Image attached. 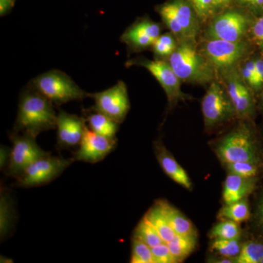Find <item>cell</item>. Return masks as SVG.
Wrapping results in <instances>:
<instances>
[{"label":"cell","instance_id":"obj_1","mask_svg":"<svg viewBox=\"0 0 263 263\" xmlns=\"http://www.w3.org/2000/svg\"><path fill=\"white\" fill-rule=\"evenodd\" d=\"M57 119L53 103L32 87L21 96L15 133L22 132L36 138L42 132L56 128Z\"/></svg>","mask_w":263,"mask_h":263},{"label":"cell","instance_id":"obj_2","mask_svg":"<svg viewBox=\"0 0 263 263\" xmlns=\"http://www.w3.org/2000/svg\"><path fill=\"white\" fill-rule=\"evenodd\" d=\"M169 63L181 81L186 82L205 84L215 77V67L197 51L194 41H181L170 56Z\"/></svg>","mask_w":263,"mask_h":263},{"label":"cell","instance_id":"obj_3","mask_svg":"<svg viewBox=\"0 0 263 263\" xmlns=\"http://www.w3.org/2000/svg\"><path fill=\"white\" fill-rule=\"evenodd\" d=\"M32 87L58 105L91 96L79 87L70 76L57 70L38 76L32 81Z\"/></svg>","mask_w":263,"mask_h":263},{"label":"cell","instance_id":"obj_4","mask_svg":"<svg viewBox=\"0 0 263 263\" xmlns=\"http://www.w3.org/2000/svg\"><path fill=\"white\" fill-rule=\"evenodd\" d=\"M215 152L219 160L228 164L251 162L259 164V149L252 132L245 125L237 128L217 143Z\"/></svg>","mask_w":263,"mask_h":263},{"label":"cell","instance_id":"obj_5","mask_svg":"<svg viewBox=\"0 0 263 263\" xmlns=\"http://www.w3.org/2000/svg\"><path fill=\"white\" fill-rule=\"evenodd\" d=\"M73 158L46 156L38 159L16 178L15 186L34 187L51 182L63 173L74 162Z\"/></svg>","mask_w":263,"mask_h":263},{"label":"cell","instance_id":"obj_6","mask_svg":"<svg viewBox=\"0 0 263 263\" xmlns=\"http://www.w3.org/2000/svg\"><path fill=\"white\" fill-rule=\"evenodd\" d=\"M35 138L27 133L20 136L14 133L10 136L13 147L5 173L8 176L17 178L34 161L50 155L38 146Z\"/></svg>","mask_w":263,"mask_h":263},{"label":"cell","instance_id":"obj_7","mask_svg":"<svg viewBox=\"0 0 263 263\" xmlns=\"http://www.w3.org/2000/svg\"><path fill=\"white\" fill-rule=\"evenodd\" d=\"M202 111L209 129L228 122L236 115L228 91L216 82L212 83L204 96Z\"/></svg>","mask_w":263,"mask_h":263},{"label":"cell","instance_id":"obj_8","mask_svg":"<svg viewBox=\"0 0 263 263\" xmlns=\"http://www.w3.org/2000/svg\"><path fill=\"white\" fill-rule=\"evenodd\" d=\"M91 96L95 100L93 110L105 114L119 124L124 122L130 104L127 86L123 81H119L112 87Z\"/></svg>","mask_w":263,"mask_h":263},{"label":"cell","instance_id":"obj_9","mask_svg":"<svg viewBox=\"0 0 263 263\" xmlns=\"http://www.w3.org/2000/svg\"><path fill=\"white\" fill-rule=\"evenodd\" d=\"M127 66L139 65L145 67L160 83L167 95L170 103H174L179 100H184L186 95L181 89V79L175 72L171 64L162 60H148L141 58L129 60Z\"/></svg>","mask_w":263,"mask_h":263},{"label":"cell","instance_id":"obj_10","mask_svg":"<svg viewBox=\"0 0 263 263\" xmlns=\"http://www.w3.org/2000/svg\"><path fill=\"white\" fill-rule=\"evenodd\" d=\"M245 43L222 40H209L203 48V55L215 68L230 70L245 56Z\"/></svg>","mask_w":263,"mask_h":263},{"label":"cell","instance_id":"obj_11","mask_svg":"<svg viewBox=\"0 0 263 263\" xmlns=\"http://www.w3.org/2000/svg\"><path fill=\"white\" fill-rule=\"evenodd\" d=\"M248 21L245 15L235 11L228 12L213 21L207 31L210 40L239 42L245 35Z\"/></svg>","mask_w":263,"mask_h":263},{"label":"cell","instance_id":"obj_12","mask_svg":"<svg viewBox=\"0 0 263 263\" xmlns=\"http://www.w3.org/2000/svg\"><path fill=\"white\" fill-rule=\"evenodd\" d=\"M116 138L101 136L86 126L79 150L74 155V160L96 163L103 160L115 148Z\"/></svg>","mask_w":263,"mask_h":263},{"label":"cell","instance_id":"obj_13","mask_svg":"<svg viewBox=\"0 0 263 263\" xmlns=\"http://www.w3.org/2000/svg\"><path fill=\"white\" fill-rule=\"evenodd\" d=\"M86 125L83 118L60 110L57 114V143L61 148L80 144Z\"/></svg>","mask_w":263,"mask_h":263},{"label":"cell","instance_id":"obj_14","mask_svg":"<svg viewBox=\"0 0 263 263\" xmlns=\"http://www.w3.org/2000/svg\"><path fill=\"white\" fill-rule=\"evenodd\" d=\"M227 91L234 106L236 115L248 117L253 112L254 103L252 95L243 83L242 76L236 71L231 70L227 74Z\"/></svg>","mask_w":263,"mask_h":263},{"label":"cell","instance_id":"obj_15","mask_svg":"<svg viewBox=\"0 0 263 263\" xmlns=\"http://www.w3.org/2000/svg\"><path fill=\"white\" fill-rule=\"evenodd\" d=\"M160 32L158 24L143 19L128 28L121 37V41L133 49H143L152 46Z\"/></svg>","mask_w":263,"mask_h":263},{"label":"cell","instance_id":"obj_16","mask_svg":"<svg viewBox=\"0 0 263 263\" xmlns=\"http://www.w3.org/2000/svg\"><path fill=\"white\" fill-rule=\"evenodd\" d=\"M155 151L157 160L166 175L182 187L192 190L193 183L188 174L161 142H156Z\"/></svg>","mask_w":263,"mask_h":263},{"label":"cell","instance_id":"obj_17","mask_svg":"<svg viewBox=\"0 0 263 263\" xmlns=\"http://www.w3.org/2000/svg\"><path fill=\"white\" fill-rule=\"evenodd\" d=\"M255 178H243L230 174L227 176L223 187L222 197L226 204L239 201L247 197L255 187Z\"/></svg>","mask_w":263,"mask_h":263},{"label":"cell","instance_id":"obj_18","mask_svg":"<svg viewBox=\"0 0 263 263\" xmlns=\"http://www.w3.org/2000/svg\"><path fill=\"white\" fill-rule=\"evenodd\" d=\"M156 202L160 207L170 226L176 235H197L196 228L193 222L176 208L165 200H160Z\"/></svg>","mask_w":263,"mask_h":263},{"label":"cell","instance_id":"obj_19","mask_svg":"<svg viewBox=\"0 0 263 263\" xmlns=\"http://www.w3.org/2000/svg\"><path fill=\"white\" fill-rule=\"evenodd\" d=\"M170 3L184 31L186 39L194 41L198 32V24L191 7L183 0H174Z\"/></svg>","mask_w":263,"mask_h":263},{"label":"cell","instance_id":"obj_20","mask_svg":"<svg viewBox=\"0 0 263 263\" xmlns=\"http://www.w3.org/2000/svg\"><path fill=\"white\" fill-rule=\"evenodd\" d=\"M197 235H176L167 243L176 262H181L196 249Z\"/></svg>","mask_w":263,"mask_h":263},{"label":"cell","instance_id":"obj_21","mask_svg":"<svg viewBox=\"0 0 263 263\" xmlns=\"http://www.w3.org/2000/svg\"><path fill=\"white\" fill-rule=\"evenodd\" d=\"M143 218L151 226L154 227L166 243H168L176 236V233L170 226L165 216L157 202H155L154 206L150 208Z\"/></svg>","mask_w":263,"mask_h":263},{"label":"cell","instance_id":"obj_22","mask_svg":"<svg viewBox=\"0 0 263 263\" xmlns=\"http://www.w3.org/2000/svg\"><path fill=\"white\" fill-rule=\"evenodd\" d=\"M94 111V113L90 114L87 117L89 129L107 138H116V135L119 130V123L105 114L96 110Z\"/></svg>","mask_w":263,"mask_h":263},{"label":"cell","instance_id":"obj_23","mask_svg":"<svg viewBox=\"0 0 263 263\" xmlns=\"http://www.w3.org/2000/svg\"><path fill=\"white\" fill-rule=\"evenodd\" d=\"M250 216V208L247 197L239 201L226 204L218 214V219L220 220L233 221L238 224L249 220Z\"/></svg>","mask_w":263,"mask_h":263},{"label":"cell","instance_id":"obj_24","mask_svg":"<svg viewBox=\"0 0 263 263\" xmlns=\"http://www.w3.org/2000/svg\"><path fill=\"white\" fill-rule=\"evenodd\" d=\"M14 221L13 202L8 194L1 192L0 199V235L3 238L9 233Z\"/></svg>","mask_w":263,"mask_h":263},{"label":"cell","instance_id":"obj_25","mask_svg":"<svg viewBox=\"0 0 263 263\" xmlns=\"http://www.w3.org/2000/svg\"><path fill=\"white\" fill-rule=\"evenodd\" d=\"M240 235L241 230L238 223L230 220H221L209 233L212 239H240Z\"/></svg>","mask_w":263,"mask_h":263},{"label":"cell","instance_id":"obj_26","mask_svg":"<svg viewBox=\"0 0 263 263\" xmlns=\"http://www.w3.org/2000/svg\"><path fill=\"white\" fill-rule=\"evenodd\" d=\"M133 237L144 242L151 248L165 243L157 230L144 218L137 226Z\"/></svg>","mask_w":263,"mask_h":263},{"label":"cell","instance_id":"obj_27","mask_svg":"<svg viewBox=\"0 0 263 263\" xmlns=\"http://www.w3.org/2000/svg\"><path fill=\"white\" fill-rule=\"evenodd\" d=\"M263 258V243L249 240L241 246L240 254L236 257L238 263H260Z\"/></svg>","mask_w":263,"mask_h":263},{"label":"cell","instance_id":"obj_28","mask_svg":"<svg viewBox=\"0 0 263 263\" xmlns=\"http://www.w3.org/2000/svg\"><path fill=\"white\" fill-rule=\"evenodd\" d=\"M241 246L239 239H214L211 243V249L219 255L236 260Z\"/></svg>","mask_w":263,"mask_h":263},{"label":"cell","instance_id":"obj_29","mask_svg":"<svg viewBox=\"0 0 263 263\" xmlns=\"http://www.w3.org/2000/svg\"><path fill=\"white\" fill-rule=\"evenodd\" d=\"M159 12H160V14L164 24L171 29V32L174 33L175 35L177 36L178 37H180L181 41L186 40L184 31H183L182 27L180 24L177 17L175 14L174 10L173 9L171 3H167L162 5Z\"/></svg>","mask_w":263,"mask_h":263},{"label":"cell","instance_id":"obj_30","mask_svg":"<svg viewBox=\"0 0 263 263\" xmlns=\"http://www.w3.org/2000/svg\"><path fill=\"white\" fill-rule=\"evenodd\" d=\"M132 263H155L152 248L138 238L133 237L132 243Z\"/></svg>","mask_w":263,"mask_h":263},{"label":"cell","instance_id":"obj_31","mask_svg":"<svg viewBox=\"0 0 263 263\" xmlns=\"http://www.w3.org/2000/svg\"><path fill=\"white\" fill-rule=\"evenodd\" d=\"M230 174L243 178H255L259 174V164L251 162H235L226 164Z\"/></svg>","mask_w":263,"mask_h":263},{"label":"cell","instance_id":"obj_32","mask_svg":"<svg viewBox=\"0 0 263 263\" xmlns=\"http://www.w3.org/2000/svg\"><path fill=\"white\" fill-rule=\"evenodd\" d=\"M176 46L177 45L175 42L174 38L170 34L159 36L152 45L155 54L160 57L171 56L174 53Z\"/></svg>","mask_w":263,"mask_h":263},{"label":"cell","instance_id":"obj_33","mask_svg":"<svg viewBox=\"0 0 263 263\" xmlns=\"http://www.w3.org/2000/svg\"><path fill=\"white\" fill-rule=\"evenodd\" d=\"M195 13L201 20L211 16L216 9V0H190Z\"/></svg>","mask_w":263,"mask_h":263},{"label":"cell","instance_id":"obj_34","mask_svg":"<svg viewBox=\"0 0 263 263\" xmlns=\"http://www.w3.org/2000/svg\"><path fill=\"white\" fill-rule=\"evenodd\" d=\"M241 76L243 80L251 87L256 89H258L260 88L258 78H257L255 61H249L246 63L245 67H243L241 70Z\"/></svg>","mask_w":263,"mask_h":263},{"label":"cell","instance_id":"obj_35","mask_svg":"<svg viewBox=\"0 0 263 263\" xmlns=\"http://www.w3.org/2000/svg\"><path fill=\"white\" fill-rule=\"evenodd\" d=\"M152 252L155 263H176L168 246L166 243L153 247Z\"/></svg>","mask_w":263,"mask_h":263},{"label":"cell","instance_id":"obj_36","mask_svg":"<svg viewBox=\"0 0 263 263\" xmlns=\"http://www.w3.org/2000/svg\"><path fill=\"white\" fill-rule=\"evenodd\" d=\"M252 34L256 43L263 49V15L257 19L252 27Z\"/></svg>","mask_w":263,"mask_h":263},{"label":"cell","instance_id":"obj_37","mask_svg":"<svg viewBox=\"0 0 263 263\" xmlns=\"http://www.w3.org/2000/svg\"><path fill=\"white\" fill-rule=\"evenodd\" d=\"M254 219H255L256 226L263 235V194L257 202Z\"/></svg>","mask_w":263,"mask_h":263},{"label":"cell","instance_id":"obj_38","mask_svg":"<svg viewBox=\"0 0 263 263\" xmlns=\"http://www.w3.org/2000/svg\"><path fill=\"white\" fill-rule=\"evenodd\" d=\"M15 0H0V15L1 16L9 13L13 8Z\"/></svg>","mask_w":263,"mask_h":263},{"label":"cell","instance_id":"obj_39","mask_svg":"<svg viewBox=\"0 0 263 263\" xmlns=\"http://www.w3.org/2000/svg\"><path fill=\"white\" fill-rule=\"evenodd\" d=\"M238 4L248 8H262L263 0H237Z\"/></svg>","mask_w":263,"mask_h":263},{"label":"cell","instance_id":"obj_40","mask_svg":"<svg viewBox=\"0 0 263 263\" xmlns=\"http://www.w3.org/2000/svg\"><path fill=\"white\" fill-rule=\"evenodd\" d=\"M256 69H257V78L259 85H263V60H258L255 61Z\"/></svg>","mask_w":263,"mask_h":263},{"label":"cell","instance_id":"obj_41","mask_svg":"<svg viewBox=\"0 0 263 263\" xmlns=\"http://www.w3.org/2000/svg\"><path fill=\"white\" fill-rule=\"evenodd\" d=\"M10 150L6 147H2L1 148V167H5V164L8 163L10 158Z\"/></svg>","mask_w":263,"mask_h":263},{"label":"cell","instance_id":"obj_42","mask_svg":"<svg viewBox=\"0 0 263 263\" xmlns=\"http://www.w3.org/2000/svg\"><path fill=\"white\" fill-rule=\"evenodd\" d=\"M231 0H216V9L218 8H224L230 4Z\"/></svg>","mask_w":263,"mask_h":263},{"label":"cell","instance_id":"obj_43","mask_svg":"<svg viewBox=\"0 0 263 263\" xmlns=\"http://www.w3.org/2000/svg\"><path fill=\"white\" fill-rule=\"evenodd\" d=\"M260 263H263V258H262V260H261Z\"/></svg>","mask_w":263,"mask_h":263}]
</instances>
